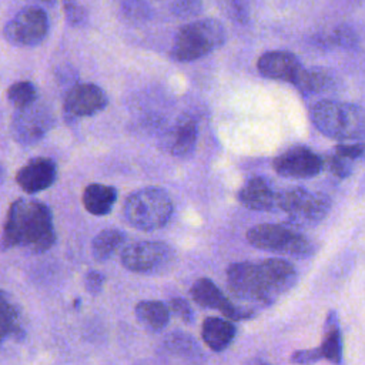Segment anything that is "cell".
<instances>
[{
    "instance_id": "1",
    "label": "cell",
    "mask_w": 365,
    "mask_h": 365,
    "mask_svg": "<svg viewBox=\"0 0 365 365\" xmlns=\"http://www.w3.org/2000/svg\"><path fill=\"white\" fill-rule=\"evenodd\" d=\"M56 242V231L50 208L34 200H16L3 225V251L14 247L34 254L48 251Z\"/></svg>"
},
{
    "instance_id": "2",
    "label": "cell",
    "mask_w": 365,
    "mask_h": 365,
    "mask_svg": "<svg viewBox=\"0 0 365 365\" xmlns=\"http://www.w3.org/2000/svg\"><path fill=\"white\" fill-rule=\"evenodd\" d=\"M314 125L332 140H358L365 135V111L354 104L322 100L311 108Z\"/></svg>"
},
{
    "instance_id": "3",
    "label": "cell",
    "mask_w": 365,
    "mask_h": 365,
    "mask_svg": "<svg viewBox=\"0 0 365 365\" xmlns=\"http://www.w3.org/2000/svg\"><path fill=\"white\" fill-rule=\"evenodd\" d=\"M123 214L131 227L141 231H155L170 221L173 201L165 190L145 187L127 197Z\"/></svg>"
},
{
    "instance_id": "4",
    "label": "cell",
    "mask_w": 365,
    "mask_h": 365,
    "mask_svg": "<svg viewBox=\"0 0 365 365\" xmlns=\"http://www.w3.org/2000/svg\"><path fill=\"white\" fill-rule=\"evenodd\" d=\"M225 29L215 19H201L182 26L175 37L171 56L177 61H194L214 50L225 41Z\"/></svg>"
},
{
    "instance_id": "5",
    "label": "cell",
    "mask_w": 365,
    "mask_h": 365,
    "mask_svg": "<svg viewBox=\"0 0 365 365\" xmlns=\"http://www.w3.org/2000/svg\"><path fill=\"white\" fill-rule=\"evenodd\" d=\"M247 241L255 248L295 258H307L314 254V244L294 225L258 224L247 231Z\"/></svg>"
},
{
    "instance_id": "6",
    "label": "cell",
    "mask_w": 365,
    "mask_h": 365,
    "mask_svg": "<svg viewBox=\"0 0 365 365\" xmlns=\"http://www.w3.org/2000/svg\"><path fill=\"white\" fill-rule=\"evenodd\" d=\"M278 210L288 214L294 227L314 225L328 215L331 198L322 192L291 187L278 192Z\"/></svg>"
},
{
    "instance_id": "7",
    "label": "cell",
    "mask_w": 365,
    "mask_h": 365,
    "mask_svg": "<svg viewBox=\"0 0 365 365\" xmlns=\"http://www.w3.org/2000/svg\"><path fill=\"white\" fill-rule=\"evenodd\" d=\"M228 288L234 297L248 304L271 305L274 297L259 262H234L227 268Z\"/></svg>"
},
{
    "instance_id": "8",
    "label": "cell",
    "mask_w": 365,
    "mask_h": 365,
    "mask_svg": "<svg viewBox=\"0 0 365 365\" xmlns=\"http://www.w3.org/2000/svg\"><path fill=\"white\" fill-rule=\"evenodd\" d=\"M174 259L173 248L160 241H138L121 251V265L138 274H151L167 269Z\"/></svg>"
},
{
    "instance_id": "9",
    "label": "cell",
    "mask_w": 365,
    "mask_h": 365,
    "mask_svg": "<svg viewBox=\"0 0 365 365\" xmlns=\"http://www.w3.org/2000/svg\"><path fill=\"white\" fill-rule=\"evenodd\" d=\"M48 33V17L40 7H26L20 10L4 26V38L19 47H33L40 44Z\"/></svg>"
},
{
    "instance_id": "10",
    "label": "cell",
    "mask_w": 365,
    "mask_h": 365,
    "mask_svg": "<svg viewBox=\"0 0 365 365\" xmlns=\"http://www.w3.org/2000/svg\"><path fill=\"white\" fill-rule=\"evenodd\" d=\"M190 295L200 307L218 309L228 319L242 321L255 317L252 307H241L234 304L210 278H198L191 285Z\"/></svg>"
},
{
    "instance_id": "11",
    "label": "cell",
    "mask_w": 365,
    "mask_h": 365,
    "mask_svg": "<svg viewBox=\"0 0 365 365\" xmlns=\"http://www.w3.org/2000/svg\"><path fill=\"white\" fill-rule=\"evenodd\" d=\"M51 111L41 104H31L16 111L11 121V133L16 141L24 145L36 144L53 127Z\"/></svg>"
},
{
    "instance_id": "12",
    "label": "cell",
    "mask_w": 365,
    "mask_h": 365,
    "mask_svg": "<svg viewBox=\"0 0 365 365\" xmlns=\"http://www.w3.org/2000/svg\"><path fill=\"white\" fill-rule=\"evenodd\" d=\"M277 174L287 178H311L318 175L324 165V160L305 145H294L282 151L272 161Z\"/></svg>"
},
{
    "instance_id": "13",
    "label": "cell",
    "mask_w": 365,
    "mask_h": 365,
    "mask_svg": "<svg viewBox=\"0 0 365 365\" xmlns=\"http://www.w3.org/2000/svg\"><path fill=\"white\" fill-rule=\"evenodd\" d=\"M108 103L103 88L93 83L73 86L64 98V113L70 118L90 117L106 108Z\"/></svg>"
},
{
    "instance_id": "14",
    "label": "cell",
    "mask_w": 365,
    "mask_h": 365,
    "mask_svg": "<svg viewBox=\"0 0 365 365\" xmlns=\"http://www.w3.org/2000/svg\"><path fill=\"white\" fill-rule=\"evenodd\" d=\"M57 178V165L48 157H36L27 161L16 174V182L27 194L47 190Z\"/></svg>"
},
{
    "instance_id": "15",
    "label": "cell",
    "mask_w": 365,
    "mask_h": 365,
    "mask_svg": "<svg viewBox=\"0 0 365 365\" xmlns=\"http://www.w3.org/2000/svg\"><path fill=\"white\" fill-rule=\"evenodd\" d=\"M257 68L267 78L294 84L304 67L295 54L284 50H272L258 58Z\"/></svg>"
},
{
    "instance_id": "16",
    "label": "cell",
    "mask_w": 365,
    "mask_h": 365,
    "mask_svg": "<svg viewBox=\"0 0 365 365\" xmlns=\"http://www.w3.org/2000/svg\"><path fill=\"white\" fill-rule=\"evenodd\" d=\"M238 201L254 211L278 210V192L264 177H251L240 188Z\"/></svg>"
},
{
    "instance_id": "17",
    "label": "cell",
    "mask_w": 365,
    "mask_h": 365,
    "mask_svg": "<svg viewBox=\"0 0 365 365\" xmlns=\"http://www.w3.org/2000/svg\"><path fill=\"white\" fill-rule=\"evenodd\" d=\"M259 264L275 298L288 292L295 285L298 278L297 269L287 259L267 258L264 261H259Z\"/></svg>"
},
{
    "instance_id": "18",
    "label": "cell",
    "mask_w": 365,
    "mask_h": 365,
    "mask_svg": "<svg viewBox=\"0 0 365 365\" xmlns=\"http://www.w3.org/2000/svg\"><path fill=\"white\" fill-rule=\"evenodd\" d=\"M198 137L197 124L192 118H181L165 137L167 150L175 157L190 155L195 150Z\"/></svg>"
},
{
    "instance_id": "19",
    "label": "cell",
    "mask_w": 365,
    "mask_h": 365,
    "mask_svg": "<svg viewBox=\"0 0 365 365\" xmlns=\"http://www.w3.org/2000/svg\"><path fill=\"white\" fill-rule=\"evenodd\" d=\"M237 329L228 318L208 317L202 322L201 336L205 345L214 352L225 351L234 341Z\"/></svg>"
},
{
    "instance_id": "20",
    "label": "cell",
    "mask_w": 365,
    "mask_h": 365,
    "mask_svg": "<svg viewBox=\"0 0 365 365\" xmlns=\"http://www.w3.org/2000/svg\"><path fill=\"white\" fill-rule=\"evenodd\" d=\"M81 201L90 214L98 217L107 215L117 201V190L106 184H88L83 191Z\"/></svg>"
},
{
    "instance_id": "21",
    "label": "cell",
    "mask_w": 365,
    "mask_h": 365,
    "mask_svg": "<svg viewBox=\"0 0 365 365\" xmlns=\"http://www.w3.org/2000/svg\"><path fill=\"white\" fill-rule=\"evenodd\" d=\"M134 312L138 322L151 331L164 329L170 321V309L161 301H140Z\"/></svg>"
},
{
    "instance_id": "22",
    "label": "cell",
    "mask_w": 365,
    "mask_h": 365,
    "mask_svg": "<svg viewBox=\"0 0 365 365\" xmlns=\"http://www.w3.org/2000/svg\"><path fill=\"white\" fill-rule=\"evenodd\" d=\"M322 358L332 362L339 364L342 359V338L338 324V315L335 311H329L325 319V332L322 338V344L319 345Z\"/></svg>"
},
{
    "instance_id": "23",
    "label": "cell",
    "mask_w": 365,
    "mask_h": 365,
    "mask_svg": "<svg viewBox=\"0 0 365 365\" xmlns=\"http://www.w3.org/2000/svg\"><path fill=\"white\" fill-rule=\"evenodd\" d=\"M125 234L117 228L100 231L91 241V254L97 261L110 259L125 242Z\"/></svg>"
},
{
    "instance_id": "24",
    "label": "cell",
    "mask_w": 365,
    "mask_h": 365,
    "mask_svg": "<svg viewBox=\"0 0 365 365\" xmlns=\"http://www.w3.org/2000/svg\"><path fill=\"white\" fill-rule=\"evenodd\" d=\"M294 86L302 94H317L331 90L334 87V78L325 70L302 68Z\"/></svg>"
},
{
    "instance_id": "25",
    "label": "cell",
    "mask_w": 365,
    "mask_h": 365,
    "mask_svg": "<svg viewBox=\"0 0 365 365\" xmlns=\"http://www.w3.org/2000/svg\"><path fill=\"white\" fill-rule=\"evenodd\" d=\"M1 336L21 339L24 336V328L21 324V314L17 307L7 299L6 294L1 295Z\"/></svg>"
},
{
    "instance_id": "26",
    "label": "cell",
    "mask_w": 365,
    "mask_h": 365,
    "mask_svg": "<svg viewBox=\"0 0 365 365\" xmlns=\"http://www.w3.org/2000/svg\"><path fill=\"white\" fill-rule=\"evenodd\" d=\"M9 101L17 108H26L36 103L37 87L31 81H17L7 88Z\"/></svg>"
},
{
    "instance_id": "27",
    "label": "cell",
    "mask_w": 365,
    "mask_h": 365,
    "mask_svg": "<svg viewBox=\"0 0 365 365\" xmlns=\"http://www.w3.org/2000/svg\"><path fill=\"white\" fill-rule=\"evenodd\" d=\"M164 345L170 352H175L180 355H194L195 352H198L195 339H192L190 335H185L181 332L168 335L167 339L164 341Z\"/></svg>"
},
{
    "instance_id": "28",
    "label": "cell",
    "mask_w": 365,
    "mask_h": 365,
    "mask_svg": "<svg viewBox=\"0 0 365 365\" xmlns=\"http://www.w3.org/2000/svg\"><path fill=\"white\" fill-rule=\"evenodd\" d=\"M322 46H338V47H351L355 43V36L352 30L346 27H338L332 33L325 34L317 40Z\"/></svg>"
},
{
    "instance_id": "29",
    "label": "cell",
    "mask_w": 365,
    "mask_h": 365,
    "mask_svg": "<svg viewBox=\"0 0 365 365\" xmlns=\"http://www.w3.org/2000/svg\"><path fill=\"white\" fill-rule=\"evenodd\" d=\"M351 160L336 154L335 151L332 154H328L324 160V165L338 178H345L351 174Z\"/></svg>"
},
{
    "instance_id": "30",
    "label": "cell",
    "mask_w": 365,
    "mask_h": 365,
    "mask_svg": "<svg viewBox=\"0 0 365 365\" xmlns=\"http://www.w3.org/2000/svg\"><path fill=\"white\" fill-rule=\"evenodd\" d=\"M63 13L68 24L78 26L86 20V10L77 0H61Z\"/></svg>"
},
{
    "instance_id": "31",
    "label": "cell",
    "mask_w": 365,
    "mask_h": 365,
    "mask_svg": "<svg viewBox=\"0 0 365 365\" xmlns=\"http://www.w3.org/2000/svg\"><path fill=\"white\" fill-rule=\"evenodd\" d=\"M167 307H168L170 312L177 315L185 324H191L194 321V311L187 299H184L181 297H174V298L168 299Z\"/></svg>"
},
{
    "instance_id": "32",
    "label": "cell",
    "mask_w": 365,
    "mask_h": 365,
    "mask_svg": "<svg viewBox=\"0 0 365 365\" xmlns=\"http://www.w3.org/2000/svg\"><path fill=\"white\" fill-rule=\"evenodd\" d=\"M118 1L124 16H127L128 19H134V20L145 19L148 14L145 3H143L141 0H118Z\"/></svg>"
},
{
    "instance_id": "33",
    "label": "cell",
    "mask_w": 365,
    "mask_h": 365,
    "mask_svg": "<svg viewBox=\"0 0 365 365\" xmlns=\"http://www.w3.org/2000/svg\"><path fill=\"white\" fill-rule=\"evenodd\" d=\"M321 359H324V358H322L319 346L309 348V349H298L289 358V361L292 364H298V365H309V364L318 362Z\"/></svg>"
},
{
    "instance_id": "34",
    "label": "cell",
    "mask_w": 365,
    "mask_h": 365,
    "mask_svg": "<svg viewBox=\"0 0 365 365\" xmlns=\"http://www.w3.org/2000/svg\"><path fill=\"white\" fill-rule=\"evenodd\" d=\"M104 282H106V277L103 272L97 271V269H90L86 277H84V285H86V289L87 292L96 295V294H100L103 291V287H104Z\"/></svg>"
},
{
    "instance_id": "35",
    "label": "cell",
    "mask_w": 365,
    "mask_h": 365,
    "mask_svg": "<svg viewBox=\"0 0 365 365\" xmlns=\"http://www.w3.org/2000/svg\"><path fill=\"white\" fill-rule=\"evenodd\" d=\"M334 151L351 161H354L355 158H359L364 153H365V144L356 143V144H338L335 145Z\"/></svg>"
},
{
    "instance_id": "36",
    "label": "cell",
    "mask_w": 365,
    "mask_h": 365,
    "mask_svg": "<svg viewBox=\"0 0 365 365\" xmlns=\"http://www.w3.org/2000/svg\"><path fill=\"white\" fill-rule=\"evenodd\" d=\"M230 9L234 19L240 23H245L248 20V7L244 0H231Z\"/></svg>"
},
{
    "instance_id": "37",
    "label": "cell",
    "mask_w": 365,
    "mask_h": 365,
    "mask_svg": "<svg viewBox=\"0 0 365 365\" xmlns=\"http://www.w3.org/2000/svg\"><path fill=\"white\" fill-rule=\"evenodd\" d=\"M198 9H200V0H177L174 3V11L181 16L197 13Z\"/></svg>"
},
{
    "instance_id": "38",
    "label": "cell",
    "mask_w": 365,
    "mask_h": 365,
    "mask_svg": "<svg viewBox=\"0 0 365 365\" xmlns=\"http://www.w3.org/2000/svg\"><path fill=\"white\" fill-rule=\"evenodd\" d=\"M41 1H50V0H41Z\"/></svg>"
}]
</instances>
